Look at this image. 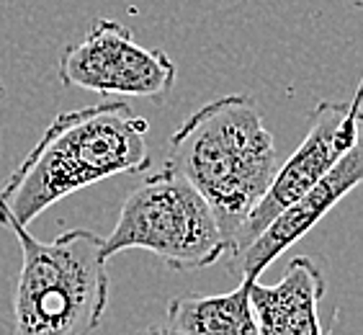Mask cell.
<instances>
[{
  "mask_svg": "<svg viewBox=\"0 0 363 335\" xmlns=\"http://www.w3.org/2000/svg\"><path fill=\"white\" fill-rule=\"evenodd\" d=\"M147 129V119L126 101L60 114L0 186L11 216L26 227L52 204L85 186L147 170L152 165Z\"/></svg>",
  "mask_w": 363,
  "mask_h": 335,
  "instance_id": "6da1fadb",
  "label": "cell"
},
{
  "mask_svg": "<svg viewBox=\"0 0 363 335\" xmlns=\"http://www.w3.org/2000/svg\"><path fill=\"white\" fill-rule=\"evenodd\" d=\"M168 147V165L206 202L232 251L279 170L258 101L245 93L209 101L170 134Z\"/></svg>",
  "mask_w": 363,
  "mask_h": 335,
  "instance_id": "7a4b0ae2",
  "label": "cell"
},
{
  "mask_svg": "<svg viewBox=\"0 0 363 335\" xmlns=\"http://www.w3.org/2000/svg\"><path fill=\"white\" fill-rule=\"evenodd\" d=\"M361 178L363 163L361 150L356 145L353 150L342 155L340 160L333 165V170L317 183L315 189L289 204L279 216H273L271 222L263 227V232L247 248H242L240 253H232L230 273L238 276L240 281H258L260 273L266 271L281 253L289 251L296 240L304 238L340 199H345L350 191L356 189Z\"/></svg>",
  "mask_w": 363,
  "mask_h": 335,
  "instance_id": "52a82bcc",
  "label": "cell"
},
{
  "mask_svg": "<svg viewBox=\"0 0 363 335\" xmlns=\"http://www.w3.org/2000/svg\"><path fill=\"white\" fill-rule=\"evenodd\" d=\"M0 224L21 245L11 335H93L108 304L104 238L77 227L52 243L36 240L0 196Z\"/></svg>",
  "mask_w": 363,
  "mask_h": 335,
  "instance_id": "3957f363",
  "label": "cell"
},
{
  "mask_svg": "<svg viewBox=\"0 0 363 335\" xmlns=\"http://www.w3.org/2000/svg\"><path fill=\"white\" fill-rule=\"evenodd\" d=\"M60 83L101 96L162 101L173 91L175 62L162 49L134 42L113 18H96L77 44L65 47L57 62Z\"/></svg>",
  "mask_w": 363,
  "mask_h": 335,
  "instance_id": "5b68a950",
  "label": "cell"
},
{
  "mask_svg": "<svg viewBox=\"0 0 363 335\" xmlns=\"http://www.w3.org/2000/svg\"><path fill=\"white\" fill-rule=\"evenodd\" d=\"M328 292L322 268L307 256H296L286 265L279 284H250V302L258 335H325L320 302Z\"/></svg>",
  "mask_w": 363,
  "mask_h": 335,
  "instance_id": "ba28073f",
  "label": "cell"
},
{
  "mask_svg": "<svg viewBox=\"0 0 363 335\" xmlns=\"http://www.w3.org/2000/svg\"><path fill=\"white\" fill-rule=\"evenodd\" d=\"M132 248L155 253L178 273L209 268L230 253L206 202L168 163L126 196L119 222L104 238L106 260Z\"/></svg>",
  "mask_w": 363,
  "mask_h": 335,
  "instance_id": "277c9868",
  "label": "cell"
},
{
  "mask_svg": "<svg viewBox=\"0 0 363 335\" xmlns=\"http://www.w3.org/2000/svg\"><path fill=\"white\" fill-rule=\"evenodd\" d=\"M137 335H181V333H175V330L168 328V325H150V328L140 330Z\"/></svg>",
  "mask_w": 363,
  "mask_h": 335,
  "instance_id": "30bf717a",
  "label": "cell"
},
{
  "mask_svg": "<svg viewBox=\"0 0 363 335\" xmlns=\"http://www.w3.org/2000/svg\"><path fill=\"white\" fill-rule=\"evenodd\" d=\"M361 88L363 85H358L350 101H320L315 106V111L307 119L304 140L294 150L291 158L276 170L268 191L245 219L242 230L238 232L230 256L247 248L273 216H279L289 204L315 189L342 155L358 145Z\"/></svg>",
  "mask_w": 363,
  "mask_h": 335,
  "instance_id": "8992f818",
  "label": "cell"
},
{
  "mask_svg": "<svg viewBox=\"0 0 363 335\" xmlns=\"http://www.w3.org/2000/svg\"><path fill=\"white\" fill-rule=\"evenodd\" d=\"M250 279L227 294H189L168 302V328L181 335H258Z\"/></svg>",
  "mask_w": 363,
  "mask_h": 335,
  "instance_id": "9c48e42d",
  "label": "cell"
}]
</instances>
